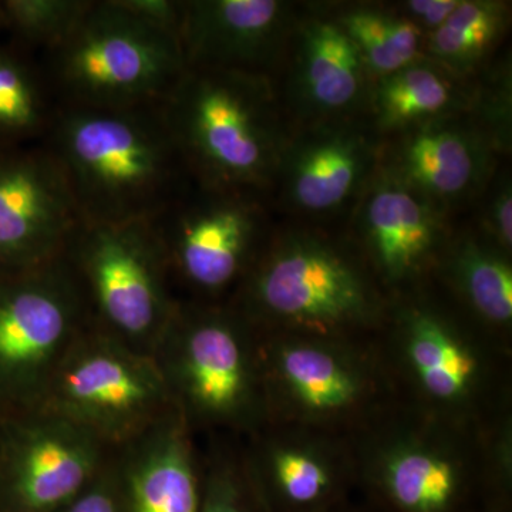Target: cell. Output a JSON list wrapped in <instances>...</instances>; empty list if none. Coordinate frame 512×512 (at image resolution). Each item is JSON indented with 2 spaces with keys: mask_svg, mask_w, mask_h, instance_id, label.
Returning <instances> with one entry per match:
<instances>
[{
  "mask_svg": "<svg viewBox=\"0 0 512 512\" xmlns=\"http://www.w3.org/2000/svg\"><path fill=\"white\" fill-rule=\"evenodd\" d=\"M43 144L84 224L154 220L192 183L163 104L59 106Z\"/></svg>",
  "mask_w": 512,
  "mask_h": 512,
  "instance_id": "1",
  "label": "cell"
},
{
  "mask_svg": "<svg viewBox=\"0 0 512 512\" xmlns=\"http://www.w3.org/2000/svg\"><path fill=\"white\" fill-rule=\"evenodd\" d=\"M163 109L192 183L271 198L293 133L274 79L187 69Z\"/></svg>",
  "mask_w": 512,
  "mask_h": 512,
  "instance_id": "2",
  "label": "cell"
},
{
  "mask_svg": "<svg viewBox=\"0 0 512 512\" xmlns=\"http://www.w3.org/2000/svg\"><path fill=\"white\" fill-rule=\"evenodd\" d=\"M40 63L59 106H160L187 66L177 37L146 25L114 0H94L69 37Z\"/></svg>",
  "mask_w": 512,
  "mask_h": 512,
  "instance_id": "3",
  "label": "cell"
},
{
  "mask_svg": "<svg viewBox=\"0 0 512 512\" xmlns=\"http://www.w3.org/2000/svg\"><path fill=\"white\" fill-rule=\"evenodd\" d=\"M248 323L274 322L328 333L379 311L377 293L355 255L319 229L272 232L238 288Z\"/></svg>",
  "mask_w": 512,
  "mask_h": 512,
  "instance_id": "4",
  "label": "cell"
},
{
  "mask_svg": "<svg viewBox=\"0 0 512 512\" xmlns=\"http://www.w3.org/2000/svg\"><path fill=\"white\" fill-rule=\"evenodd\" d=\"M35 410L72 421L107 448H123L175 406L154 356L90 320L64 353Z\"/></svg>",
  "mask_w": 512,
  "mask_h": 512,
  "instance_id": "5",
  "label": "cell"
},
{
  "mask_svg": "<svg viewBox=\"0 0 512 512\" xmlns=\"http://www.w3.org/2000/svg\"><path fill=\"white\" fill-rule=\"evenodd\" d=\"M97 328L154 355L178 299L151 221L82 224L66 252Z\"/></svg>",
  "mask_w": 512,
  "mask_h": 512,
  "instance_id": "6",
  "label": "cell"
},
{
  "mask_svg": "<svg viewBox=\"0 0 512 512\" xmlns=\"http://www.w3.org/2000/svg\"><path fill=\"white\" fill-rule=\"evenodd\" d=\"M86 299L66 256L0 272V417L36 409L47 383L90 323Z\"/></svg>",
  "mask_w": 512,
  "mask_h": 512,
  "instance_id": "7",
  "label": "cell"
},
{
  "mask_svg": "<svg viewBox=\"0 0 512 512\" xmlns=\"http://www.w3.org/2000/svg\"><path fill=\"white\" fill-rule=\"evenodd\" d=\"M271 198L191 183L151 220L171 282L214 299L242 284L271 238Z\"/></svg>",
  "mask_w": 512,
  "mask_h": 512,
  "instance_id": "8",
  "label": "cell"
},
{
  "mask_svg": "<svg viewBox=\"0 0 512 512\" xmlns=\"http://www.w3.org/2000/svg\"><path fill=\"white\" fill-rule=\"evenodd\" d=\"M247 325L235 308L178 299L153 356L185 420L247 416L255 386Z\"/></svg>",
  "mask_w": 512,
  "mask_h": 512,
  "instance_id": "9",
  "label": "cell"
},
{
  "mask_svg": "<svg viewBox=\"0 0 512 512\" xmlns=\"http://www.w3.org/2000/svg\"><path fill=\"white\" fill-rule=\"evenodd\" d=\"M2 512H57L107 464V448L89 431L43 410L3 420Z\"/></svg>",
  "mask_w": 512,
  "mask_h": 512,
  "instance_id": "10",
  "label": "cell"
},
{
  "mask_svg": "<svg viewBox=\"0 0 512 512\" xmlns=\"http://www.w3.org/2000/svg\"><path fill=\"white\" fill-rule=\"evenodd\" d=\"M382 138L365 117L293 128L271 202L305 220L349 214L380 165Z\"/></svg>",
  "mask_w": 512,
  "mask_h": 512,
  "instance_id": "11",
  "label": "cell"
},
{
  "mask_svg": "<svg viewBox=\"0 0 512 512\" xmlns=\"http://www.w3.org/2000/svg\"><path fill=\"white\" fill-rule=\"evenodd\" d=\"M279 99L293 128L365 117L372 77L328 3L303 5L281 73Z\"/></svg>",
  "mask_w": 512,
  "mask_h": 512,
  "instance_id": "12",
  "label": "cell"
},
{
  "mask_svg": "<svg viewBox=\"0 0 512 512\" xmlns=\"http://www.w3.org/2000/svg\"><path fill=\"white\" fill-rule=\"evenodd\" d=\"M82 224L43 141L0 150V272L56 261Z\"/></svg>",
  "mask_w": 512,
  "mask_h": 512,
  "instance_id": "13",
  "label": "cell"
},
{
  "mask_svg": "<svg viewBox=\"0 0 512 512\" xmlns=\"http://www.w3.org/2000/svg\"><path fill=\"white\" fill-rule=\"evenodd\" d=\"M500 158L491 138L464 113L384 138L380 167L453 217L480 200Z\"/></svg>",
  "mask_w": 512,
  "mask_h": 512,
  "instance_id": "14",
  "label": "cell"
},
{
  "mask_svg": "<svg viewBox=\"0 0 512 512\" xmlns=\"http://www.w3.org/2000/svg\"><path fill=\"white\" fill-rule=\"evenodd\" d=\"M302 6L284 0H185L178 36L185 66L276 80Z\"/></svg>",
  "mask_w": 512,
  "mask_h": 512,
  "instance_id": "15",
  "label": "cell"
},
{
  "mask_svg": "<svg viewBox=\"0 0 512 512\" xmlns=\"http://www.w3.org/2000/svg\"><path fill=\"white\" fill-rule=\"evenodd\" d=\"M349 221L357 244L390 285L413 281L443 259L454 234L446 212L380 165Z\"/></svg>",
  "mask_w": 512,
  "mask_h": 512,
  "instance_id": "16",
  "label": "cell"
},
{
  "mask_svg": "<svg viewBox=\"0 0 512 512\" xmlns=\"http://www.w3.org/2000/svg\"><path fill=\"white\" fill-rule=\"evenodd\" d=\"M120 450L116 468L127 512H200L188 421L177 409Z\"/></svg>",
  "mask_w": 512,
  "mask_h": 512,
  "instance_id": "17",
  "label": "cell"
},
{
  "mask_svg": "<svg viewBox=\"0 0 512 512\" xmlns=\"http://www.w3.org/2000/svg\"><path fill=\"white\" fill-rule=\"evenodd\" d=\"M473 80L461 79L427 56L373 80L366 120L382 138L468 113Z\"/></svg>",
  "mask_w": 512,
  "mask_h": 512,
  "instance_id": "18",
  "label": "cell"
},
{
  "mask_svg": "<svg viewBox=\"0 0 512 512\" xmlns=\"http://www.w3.org/2000/svg\"><path fill=\"white\" fill-rule=\"evenodd\" d=\"M274 366L279 382L306 412H343L362 394V379L355 367L320 343H282L276 349Z\"/></svg>",
  "mask_w": 512,
  "mask_h": 512,
  "instance_id": "19",
  "label": "cell"
},
{
  "mask_svg": "<svg viewBox=\"0 0 512 512\" xmlns=\"http://www.w3.org/2000/svg\"><path fill=\"white\" fill-rule=\"evenodd\" d=\"M407 357L417 379L434 399H463L476 380V356L450 325L427 308H413L404 318Z\"/></svg>",
  "mask_w": 512,
  "mask_h": 512,
  "instance_id": "20",
  "label": "cell"
},
{
  "mask_svg": "<svg viewBox=\"0 0 512 512\" xmlns=\"http://www.w3.org/2000/svg\"><path fill=\"white\" fill-rule=\"evenodd\" d=\"M511 25V2L461 0L424 40V56L461 79L473 80L500 52Z\"/></svg>",
  "mask_w": 512,
  "mask_h": 512,
  "instance_id": "21",
  "label": "cell"
},
{
  "mask_svg": "<svg viewBox=\"0 0 512 512\" xmlns=\"http://www.w3.org/2000/svg\"><path fill=\"white\" fill-rule=\"evenodd\" d=\"M57 110L39 57L0 42V150L43 141Z\"/></svg>",
  "mask_w": 512,
  "mask_h": 512,
  "instance_id": "22",
  "label": "cell"
},
{
  "mask_svg": "<svg viewBox=\"0 0 512 512\" xmlns=\"http://www.w3.org/2000/svg\"><path fill=\"white\" fill-rule=\"evenodd\" d=\"M330 8L355 45L372 80L389 76L424 56L426 36L396 6L335 3Z\"/></svg>",
  "mask_w": 512,
  "mask_h": 512,
  "instance_id": "23",
  "label": "cell"
},
{
  "mask_svg": "<svg viewBox=\"0 0 512 512\" xmlns=\"http://www.w3.org/2000/svg\"><path fill=\"white\" fill-rule=\"evenodd\" d=\"M384 495L402 512H448L460 493V471L446 454L419 444L392 448L380 467Z\"/></svg>",
  "mask_w": 512,
  "mask_h": 512,
  "instance_id": "24",
  "label": "cell"
},
{
  "mask_svg": "<svg viewBox=\"0 0 512 512\" xmlns=\"http://www.w3.org/2000/svg\"><path fill=\"white\" fill-rule=\"evenodd\" d=\"M511 256L494 248L474 229L454 232L443 261L468 305L487 322L508 326L512 320Z\"/></svg>",
  "mask_w": 512,
  "mask_h": 512,
  "instance_id": "25",
  "label": "cell"
},
{
  "mask_svg": "<svg viewBox=\"0 0 512 512\" xmlns=\"http://www.w3.org/2000/svg\"><path fill=\"white\" fill-rule=\"evenodd\" d=\"M94 0H0L8 42L33 56L55 49L77 28Z\"/></svg>",
  "mask_w": 512,
  "mask_h": 512,
  "instance_id": "26",
  "label": "cell"
},
{
  "mask_svg": "<svg viewBox=\"0 0 512 512\" xmlns=\"http://www.w3.org/2000/svg\"><path fill=\"white\" fill-rule=\"evenodd\" d=\"M266 467L276 500L292 510L318 507L328 500L335 487L332 468L311 448L274 447Z\"/></svg>",
  "mask_w": 512,
  "mask_h": 512,
  "instance_id": "27",
  "label": "cell"
},
{
  "mask_svg": "<svg viewBox=\"0 0 512 512\" xmlns=\"http://www.w3.org/2000/svg\"><path fill=\"white\" fill-rule=\"evenodd\" d=\"M468 114L491 138L501 157L512 147L511 53L501 52L473 79V96Z\"/></svg>",
  "mask_w": 512,
  "mask_h": 512,
  "instance_id": "28",
  "label": "cell"
},
{
  "mask_svg": "<svg viewBox=\"0 0 512 512\" xmlns=\"http://www.w3.org/2000/svg\"><path fill=\"white\" fill-rule=\"evenodd\" d=\"M478 205L476 231L494 248L511 256L512 178L510 168H500L485 188Z\"/></svg>",
  "mask_w": 512,
  "mask_h": 512,
  "instance_id": "29",
  "label": "cell"
},
{
  "mask_svg": "<svg viewBox=\"0 0 512 512\" xmlns=\"http://www.w3.org/2000/svg\"><path fill=\"white\" fill-rule=\"evenodd\" d=\"M57 512H127L116 463L107 461L92 483Z\"/></svg>",
  "mask_w": 512,
  "mask_h": 512,
  "instance_id": "30",
  "label": "cell"
},
{
  "mask_svg": "<svg viewBox=\"0 0 512 512\" xmlns=\"http://www.w3.org/2000/svg\"><path fill=\"white\" fill-rule=\"evenodd\" d=\"M119 8L151 28L180 36L185 0H114ZM180 42V40H178Z\"/></svg>",
  "mask_w": 512,
  "mask_h": 512,
  "instance_id": "31",
  "label": "cell"
},
{
  "mask_svg": "<svg viewBox=\"0 0 512 512\" xmlns=\"http://www.w3.org/2000/svg\"><path fill=\"white\" fill-rule=\"evenodd\" d=\"M200 512H248L237 478L227 470L212 473L202 488Z\"/></svg>",
  "mask_w": 512,
  "mask_h": 512,
  "instance_id": "32",
  "label": "cell"
},
{
  "mask_svg": "<svg viewBox=\"0 0 512 512\" xmlns=\"http://www.w3.org/2000/svg\"><path fill=\"white\" fill-rule=\"evenodd\" d=\"M460 2L461 0H407L394 6L427 36L450 18Z\"/></svg>",
  "mask_w": 512,
  "mask_h": 512,
  "instance_id": "33",
  "label": "cell"
},
{
  "mask_svg": "<svg viewBox=\"0 0 512 512\" xmlns=\"http://www.w3.org/2000/svg\"><path fill=\"white\" fill-rule=\"evenodd\" d=\"M5 35V29H3L2 10H0V36Z\"/></svg>",
  "mask_w": 512,
  "mask_h": 512,
  "instance_id": "34",
  "label": "cell"
}]
</instances>
